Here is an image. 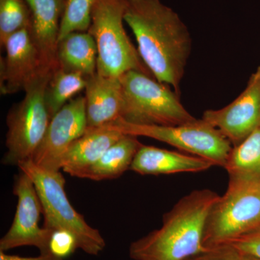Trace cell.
<instances>
[{
    "label": "cell",
    "mask_w": 260,
    "mask_h": 260,
    "mask_svg": "<svg viewBox=\"0 0 260 260\" xmlns=\"http://www.w3.org/2000/svg\"><path fill=\"white\" fill-rule=\"evenodd\" d=\"M124 21L153 78L179 95L191 51L190 34L180 17L160 0H126Z\"/></svg>",
    "instance_id": "obj_1"
},
{
    "label": "cell",
    "mask_w": 260,
    "mask_h": 260,
    "mask_svg": "<svg viewBox=\"0 0 260 260\" xmlns=\"http://www.w3.org/2000/svg\"><path fill=\"white\" fill-rule=\"evenodd\" d=\"M219 195L194 190L164 214L160 229L130 244L133 260H192L208 251L203 245L205 224Z\"/></svg>",
    "instance_id": "obj_2"
},
{
    "label": "cell",
    "mask_w": 260,
    "mask_h": 260,
    "mask_svg": "<svg viewBox=\"0 0 260 260\" xmlns=\"http://www.w3.org/2000/svg\"><path fill=\"white\" fill-rule=\"evenodd\" d=\"M126 4V0H96L94 5L88 32L96 42V73L119 78L138 70L153 76L124 29Z\"/></svg>",
    "instance_id": "obj_3"
},
{
    "label": "cell",
    "mask_w": 260,
    "mask_h": 260,
    "mask_svg": "<svg viewBox=\"0 0 260 260\" xmlns=\"http://www.w3.org/2000/svg\"><path fill=\"white\" fill-rule=\"evenodd\" d=\"M35 184L44 215V227L49 230L63 229L75 236L79 249L89 255L97 256L105 249V240L99 230L90 226L83 215L75 210L64 190L65 179L59 172H51L32 160L18 167Z\"/></svg>",
    "instance_id": "obj_4"
},
{
    "label": "cell",
    "mask_w": 260,
    "mask_h": 260,
    "mask_svg": "<svg viewBox=\"0 0 260 260\" xmlns=\"http://www.w3.org/2000/svg\"><path fill=\"white\" fill-rule=\"evenodd\" d=\"M124 96L120 119L138 124L175 126L196 120L179 95L151 75L130 70L119 77Z\"/></svg>",
    "instance_id": "obj_5"
},
{
    "label": "cell",
    "mask_w": 260,
    "mask_h": 260,
    "mask_svg": "<svg viewBox=\"0 0 260 260\" xmlns=\"http://www.w3.org/2000/svg\"><path fill=\"white\" fill-rule=\"evenodd\" d=\"M53 72L44 71L25 89L23 100L7 117V152L2 164L18 167L32 160L51 120L45 101L46 88Z\"/></svg>",
    "instance_id": "obj_6"
},
{
    "label": "cell",
    "mask_w": 260,
    "mask_h": 260,
    "mask_svg": "<svg viewBox=\"0 0 260 260\" xmlns=\"http://www.w3.org/2000/svg\"><path fill=\"white\" fill-rule=\"evenodd\" d=\"M260 227V181L229 179L225 194L210 210L203 245L207 249L229 244Z\"/></svg>",
    "instance_id": "obj_7"
},
{
    "label": "cell",
    "mask_w": 260,
    "mask_h": 260,
    "mask_svg": "<svg viewBox=\"0 0 260 260\" xmlns=\"http://www.w3.org/2000/svg\"><path fill=\"white\" fill-rule=\"evenodd\" d=\"M106 126L124 135L146 137L167 143L223 168L233 148L218 129L203 119L175 126L133 124L119 119Z\"/></svg>",
    "instance_id": "obj_8"
},
{
    "label": "cell",
    "mask_w": 260,
    "mask_h": 260,
    "mask_svg": "<svg viewBox=\"0 0 260 260\" xmlns=\"http://www.w3.org/2000/svg\"><path fill=\"white\" fill-rule=\"evenodd\" d=\"M13 193L18 198L16 212L8 232L0 239V251H7L24 246H32L41 254H48L51 230L40 227L42 205L34 181L20 170L15 177Z\"/></svg>",
    "instance_id": "obj_9"
},
{
    "label": "cell",
    "mask_w": 260,
    "mask_h": 260,
    "mask_svg": "<svg viewBox=\"0 0 260 260\" xmlns=\"http://www.w3.org/2000/svg\"><path fill=\"white\" fill-rule=\"evenodd\" d=\"M88 128L85 96L75 98L52 119L32 161L38 167L59 172L63 155Z\"/></svg>",
    "instance_id": "obj_10"
},
{
    "label": "cell",
    "mask_w": 260,
    "mask_h": 260,
    "mask_svg": "<svg viewBox=\"0 0 260 260\" xmlns=\"http://www.w3.org/2000/svg\"><path fill=\"white\" fill-rule=\"evenodd\" d=\"M203 120L218 129L234 146L260 127V66L242 93L226 107L208 109Z\"/></svg>",
    "instance_id": "obj_11"
},
{
    "label": "cell",
    "mask_w": 260,
    "mask_h": 260,
    "mask_svg": "<svg viewBox=\"0 0 260 260\" xmlns=\"http://www.w3.org/2000/svg\"><path fill=\"white\" fill-rule=\"evenodd\" d=\"M3 47L6 51V56L1 58L0 63V89L3 95L24 91L42 72L48 71L43 67L42 56L30 28L12 34Z\"/></svg>",
    "instance_id": "obj_12"
},
{
    "label": "cell",
    "mask_w": 260,
    "mask_h": 260,
    "mask_svg": "<svg viewBox=\"0 0 260 260\" xmlns=\"http://www.w3.org/2000/svg\"><path fill=\"white\" fill-rule=\"evenodd\" d=\"M31 13V31L44 70L55 71L59 68L58 39L64 0H26Z\"/></svg>",
    "instance_id": "obj_13"
},
{
    "label": "cell",
    "mask_w": 260,
    "mask_h": 260,
    "mask_svg": "<svg viewBox=\"0 0 260 260\" xmlns=\"http://www.w3.org/2000/svg\"><path fill=\"white\" fill-rule=\"evenodd\" d=\"M85 99L87 129L107 125L122 116L124 96L119 78L97 73L89 77Z\"/></svg>",
    "instance_id": "obj_14"
},
{
    "label": "cell",
    "mask_w": 260,
    "mask_h": 260,
    "mask_svg": "<svg viewBox=\"0 0 260 260\" xmlns=\"http://www.w3.org/2000/svg\"><path fill=\"white\" fill-rule=\"evenodd\" d=\"M213 166L210 160L196 155L143 145L129 170L140 175H161L205 172Z\"/></svg>",
    "instance_id": "obj_15"
},
{
    "label": "cell",
    "mask_w": 260,
    "mask_h": 260,
    "mask_svg": "<svg viewBox=\"0 0 260 260\" xmlns=\"http://www.w3.org/2000/svg\"><path fill=\"white\" fill-rule=\"evenodd\" d=\"M124 134L107 126L86 130L70 145L61 161V168L72 177L93 165Z\"/></svg>",
    "instance_id": "obj_16"
},
{
    "label": "cell",
    "mask_w": 260,
    "mask_h": 260,
    "mask_svg": "<svg viewBox=\"0 0 260 260\" xmlns=\"http://www.w3.org/2000/svg\"><path fill=\"white\" fill-rule=\"evenodd\" d=\"M143 145L138 137L124 135L96 162L77 172L74 177L93 181L119 178L129 170L135 155Z\"/></svg>",
    "instance_id": "obj_17"
},
{
    "label": "cell",
    "mask_w": 260,
    "mask_h": 260,
    "mask_svg": "<svg viewBox=\"0 0 260 260\" xmlns=\"http://www.w3.org/2000/svg\"><path fill=\"white\" fill-rule=\"evenodd\" d=\"M59 68L80 73L86 78L97 72L96 42L88 32H74L58 43Z\"/></svg>",
    "instance_id": "obj_18"
},
{
    "label": "cell",
    "mask_w": 260,
    "mask_h": 260,
    "mask_svg": "<svg viewBox=\"0 0 260 260\" xmlns=\"http://www.w3.org/2000/svg\"><path fill=\"white\" fill-rule=\"evenodd\" d=\"M224 169L229 179L260 181V127L233 147Z\"/></svg>",
    "instance_id": "obj_19"
},
{
    "label": "cell",
    "mask_w": 260,
    "mask_h": 260,
    "mask_svg": "<svg viewBox=\"0 0 260 260\" xmlns=\"http://www.w3.org/2000/svg\"><path fill=\"white\" fill-rule=\"evenodd\" d=\"M88 78L80 73L58 68L46 88L45 101L51 119L73 98L85 90Z\"/></svg>",
    "instance_id": "obj_20"
},
{
    "label": "cell",
    "mask_w": 260,
    "mask_h": 260,
    "mask_svg": "<svg viewBox=\"0 0 260 260\" xmlns=\"http://www.w3.org/2000/svg\"><path fill=\"white\" fill-rule=\"evenodd\" d=\"M31 13L26 0H0V44L14 32L30 28Z\"/></svg>",
    "instance_id": "obj_21"
},
{
    "label": "cell",
    "mask_w": 260,
    "mask_h": 260,
    "mask_svg": "<svg viewBox=\"0 0 260 260\" xmlns=\"http://www.w3.org/2000/svg\"><path fill=\"white\" fill-rule=\"evenodd\" d=\"M96 0H64L58 43L74 32H88Z\"/></svg>",
    "instance_id": "obj_22"
},
{
    "label": "cell",
    "mask_w": 260,
    "mask_h": 260,
    "mask_svg": "<svg viewBox=\"0 0 260 260\" xmlns=\"http://www.w3.org/2000/svg\"><path fill=\"white\" fill-rule=\"evenodd\" d=\"M79 249L78 241L72 233L63 229L51 230L48 254L64 260Z\"/></svg>",
    "instance_id": "obj_23"
},
{
    "label": "cell",
    "mask_w": 260,
    "mask_h": 260,
    "mask_svg": "<svg viewBox=\"0 0 260 260\" xmlns=\"http://www.w3.org/2000/svg\"><path fill=\"white\" fill-rule=\"evenodd\" d=\"M242 254L260 259V227L229 243Z\"/></svg>",
    "instance_id": "obj_24"
},
{
    "label": "cell",
    "mask_w": 260,
    "mask_h": 260,
    "mask_svg": "<svg viewBox=\"0 0 260 260\" xmlns=\"http://www.w3.org/2000/svg\"><path fill=\"white\" fill-rule=\"evenodd\" d=\"M243 255L234 246L224 244L209 249L195 260H242Z\"/></svg>",
    "instance_id": "obj_25"
},
{
    "label": "cell",
    "mask_w": 260,
    "mask_h": 260,
    "mask_svg": "<svg viewBox=\"0 0 260 260\" xmlns=\"http://www.w3.org/2000/svg\"><path fill=\"white\" fill-rule=\"evenodd\" d=\"M0 260H62L49 254H41L38 256H23L16 254H7L6 251H0Z\"/></svg>",
    "instance_id": "obj_26"
},
{
    "label": "cell",
    "mask_w": 260,
    "mask_h": 260,
    "mask_svg": "<svg viewBox=\"0 0 260 260\" xmlns=\"http://www.w3.org/2000/svg\"><path fill=\"white\" fill-rule=\"evenodd\" d=\"M242 260H260L258 259V258L254 257V256L247 255V254H244L243 255V259Z\"/></svg>",
    "instance_id": "obj_27"
},
{
    "label": "cell",
    "mask_w": 260,
    "mask_h": 260,
    "mask_svg": "<svg viewBox=\"0 0 260 260\" xmlns=\"http://www.w3.org/2000/svg\"><path fill=\"white\" fill-rule=\"evenodd\" d=\"M195 259H196V258H195V259H192V260H195Z\"/></svg>",
    "instance_id": "obj_28"
}]
</instances>
